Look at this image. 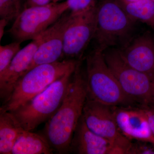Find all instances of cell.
<instances>
[{
	"label": "cell",
	"instance_id": "cell-1",
	"mask_svg": "<svg viewBox=\"0 0 154 154\" xmlns=\"http://www.w3.org/2000/svg\"><path fill=\"white\" fill-rule=\"evenodd\" d=\"M80 67L79 61L62 103L45 123L42 134L53 150L59 154L70 152L72 139L87 98L86 79Z\"/></svg>",
	"mask_w": 154,
	"mask_h": 154
},
{
	"label": "cell",
	"instance_id": "cell-2",
	"mask_svg": "<svg viewBox=\"0 0 154 154\" xmlns=\"http://www.w3.org/2000/svg\"><path fill=\"white\" fill-rule=\"evenodd\" d=\"M137 22L128 15L116 0H101L96 5V48L104 51L126 46L135 36Z\"/></svg>",
	"mask_w": 154,
	"mask_h": 154
},
{
	"label": "cell",
	"instance_id": "cell-3",
	"mask_svg": "<svg viewBox=\"0 0 154 154\" xmlns=\"http://www.w3.org/2000/svg\"><path fill=\"white\" fill-rule=\"evenodd\" d=\"M76 68L67 72L24 105L10 112L22 128L32 131L52 117L62 103Z\"/></svg>",
	"mask_w": 154,
	"mask_h": 154
},
{
	"label": "cell",
	"instance_id": "cell-4",
	"mask_svg": "<svg viewBox=\"0 0 154 154\" xmlns=\"http://www.w3.org/2000/svg\"><path fill=\"white\" fill-rule=\"evenodd\" d=\"M86 60L88 98L111 107L134 104L122 91L106 63L102 51L96 48Z\"/></svg>",
	"mask_w": 154,
	"mask_h": 154
},
{
	"label": "cell",
	"instance_id": "cell-5",
	"mask_svg": "<svg viewBox=\"0 0 154 154\" xmlns=\"http://www.w3.org/2000/svg\"><path fill=\"white\" fill-rule=\"evenodd\" d=\"M79 61L63 59L32 68L17 81L5 105L2 108L8 112L17 110L69 70L75 68Z\"/></svg>",
	"mask_w": 154,
	"mask_h": 154
},
{
	"label": "cell",
	"instance_id": "cell-6",
	"mask_svg": "<svg viewBox=\"0 0 154 154\" xmlns=\"http://www.w3.org/2000/svg\"><path fill=\"white\" fill-rule=\"evenodd\" d=\"M103 53L106 63L128 98L141 106L150 105L154 77L130 66L122 57L118 48H108Z\"/></svg>",
	"mask_w": 154,
	"mask_h": 154
},
{
	"label": "cell",
	"instance_id": "cell-7",
	"mask_svg": "<svg viewBox=\"0 0 154 154\" xmlns=\"http://www.w3.org/2000/svg\"><path fill=\"white\" fill-rule=\"evenodd\" d=\"M68 7L66 1L24 8L9 30L16 41L22 42L38 37L59 19Z\"/></svg>",
	"mask_w": 154,
	"mask_h": 154
},
{
	"label": "cell",
	"instance_id": "cell-8",
	"mask_svg": "<svg viewBox=\"0 0 154 154\" xmlns=\"http://www.w3.org/2000/svg\"><path fill=\"white\" fill-rule=\"evenodd\" d=\"M82 116L88 128L114 144L119 154H128L132 141L119 131L113 107L87 97Z\"/></svg>",
	"mask_w": 154,
	"mask_h": 154
},
{
	"label": "cell",
	"instance_id": "cell-9",
	"mask_svg": "<svg viewBox=\"0 0 154 154\" xmlns=\"http://www.w3.org/2000/svg\"><path fill=\"white\" fill-rule=\"evenodd\" d=\"M96 11V6L81 14H70V20L64 36L63 59L77 60L81 57L89 43L94 39Z\"/></svg>",
	"mask_w": 154,
	"mask_h": 154
},
{
	"label": "cell",
	"instance_id": "cell-10",
	"mask_svg": "<svg viewBox=\"0 0 154 154\" xmlns=\"http://www.w3.org/2000/svg\"><path fill=\"white\" fill-rule=\"evenodd\" d=\"M116 124L122 134L130 140L154 144V136L143 108L131 106L113 107Z\"/></svg>",
	"mask_w": 154,
	"mask_h": 154
},
{
	"label": "cell",
	"instance_id": "cell-11",
	"mask_svg": "<svg viewBox=\"0 0 154 154\" xmlns=\"http://www.w3.org/2000/svg\"><path fill=\"white\" fill-rule=\"evenodd\" d=\"M71 18V14L65 13L43 32V38L29 70L43 64L61 60L63 54L64 36Z\"/></svg>",
	"mask_w": 154,
	"mask_h": 154
},
{
	"label": "cell",
	"instance_id": "cell-12",
	"mask_svg": "<svg viewBox=\"0 0 154 154\" xmlns=\"http://www.w3.org/2000/svg\"><path fill=\"white\" fill-rule=\"evenodd\" d=\"M119 49L130 66L154 77V38L150 33L135 36L126 46Z\"/></svg>",
	"mask_w": 154,
	"mask_h": 154
},
{
	"label": "cell",
	"instance_id": "cell-13",
	"mask_svg": "<svg viewBox=\"0 0 154 154\" xmlns=\"http://www.w3.org/2000/svg\"><path fill=\"white\" fill-rule=\"evenodd\" d=\"M43 38V33L19 51L14 57L8 68L0 78V95L8 100L19 79L28 71L38 46Z\"/></svg>",
	"mask_w": 154,
	"mask_h": 154
},
{
	"label": "cell",
	"instance_id": "cell-14",
	"mask_svg": "<svg viewBox=\"0 0 154 154\" xmlns=\"http://www.w3.org/2000/svg\"><path fill=\"white\" fill-rule=\"evenodd\" d=\"M70 151L79 154H117L114 144L89 129L82 116L73 137Z\"/></svg>",
	"mask_w": 154,
	"mask_h": 154
},
{
	"label": "cell",
	"instance_id": "cell-15",
	"mask_svg": "<svg viewBox=\"0 0 154 154\" xmlns=\"http://www.w3.org/2000/svg\"><path fill=\"white\" fill-rule=\"evenodd\" d=\"M53 152L42 135L22 128L11 154H51Z\"/></svg>",
	"mask_w": 154,
	"mask_h": 154
},
{
	"label": "cell",
	"instance_id": "cell-16",
	"mask_svg": "<svg viewBox=\"0 0 154 154\" xmlns=\"http://www.w3.org/2000/svg\"><path fill=\"white\" fill-rule=\"evenodd\" d=\"M22 128L10 112L1 108L0 154H11Z\"/></svg>",
	"mask_w": 154,
	"mask_h": 154
},
{
	"label": "cell",
	"instance_id": "cell-17",
	"mask_svg": "<svg viewBox=\"0 0 154 154\" xmlns=\"http://www.w3.org/2000/svg\"><path fill=\"white\" fill-rule=\"evenodd\" d=\"M131 18L136 22L148 25L154 30V2L138 0L128 2L116 0Z\"/></svg>",
	"mask_w": 154,
	"mask_h": 154
},
{
	"label": "cell",
	"instance_id": "cell-18",
	"mask_svg": "<svg viewBox=\"0 0 154 154\" xmlns=\"http://www.w3.org/2000/svg\"><path fill=\"white\" fill-rule=\"evenodd\" d=\"M21 43L16 41L0 46V78L3 76L14 57L21 49Z\"/></svg>",
	"mask_w": 154,
	"mask_h": 154
},
{
	"label": "cell",
	"instance_id": "cell-19",
	"mask_svg": "<svg viewBox=\"0 0 154 154\" xmlns=\"http://www.w3.org/2000/svg\"><path fill=\"white\" fill-rule=\"evenodd\" d=\"M20 0H0V18L10 22L21 13Z\"/></svg>",
	"mask_w": 154,
	"mask_h": 154
},
{
	"label": "cell",
	"instance_id": "cell-20",
	"mask_svg": "<svg viewBox=\"0 0 154 154\" xmlns=\"http://www.w3.org/2000/svg\"><path fill=\"white\" fill-rule=\"evenodd\" d=\"M68 11L72 15L81 14L97 5L96 0H66Z\"/></svg>",
	"mask_w": 154,
	"mask_h": 154
},
{
	"label": "cell",
	"instance_id": "cell-21",
	"mask_svg": "<svg viewBox=\"0 0 154 154\" xmlns=\"http://www.w3.org/2000/svg\"><path fill=\"white\" fill-rule=\"evenodd\" d=\"M128 154H154V144L145 142H132Z\"/></svg>",
	"mask_w": 154,
	"mask_h": 154
},
{
	"label": "cell",
	"instance_id": "cell-22",
	"mask_svg": "<svg viewBox=\"0 0 154 154\" xmlns=\"http://www.w3.org/2000/svg\"><path fill=\"white\" fill-rule=\"evenodd\" d=\"M141 107L145 112L151 129L154 136V106L147 105Z\"/></svg>",
	"mask_w": 154,
	"mask_h": 154
},
{
	"label": "cell",
	"instance_id": "cell-23",
	"mask_svg": "<svg viewBox=\"0 0 154 154\" xmlns=\"http://www.w3.org/2000/svg\"><path fill=\"white\" fill-rule=\"evenodd\" d=\"M53 2H57V0H26L24 8L36 6L46 5Z\"/></svg>",
	"mask_w": 154,
	"mask_h": 154
},
{
	"label": "cell",
	"instance_id": "cell-24",
	"mask_svg": "<svg viewBox=\"0 0 154 154\" xmlns=\"http://www.w3.org/2000/svg\"><path fill=\"white\" fill-rule=\"evenodd\" d=\"M9 21L5 19H0V40H2L5 32V28Z\"/></svg>",
	"mask_w": 154,
	"mask_h": 154
},
{
	"label": "cell",
	"instance_id": "cell-25",
	"mask_svg": "<svg viewBox=\"0 0 154 154\" xmlns=\"http://www.w3.org/2000/svg\"><path fill=\"white\" fill-rule=\"evenodd\" d=\"M150 105H152V106H154V78L153 80L151 94V103Z\"/></svg>",
	"mask_w": 154,
	"mask_h": 154
},
{
	"label": "cell",
	"instance_id": "cell-26",
	"mask_svg": "<svg viewBox=\"0 0 154 154\" xmlns=\"http://www.w3.org/2000/svg\"><path fill=\"white\" fill-rule=\"evenodd\" d=\"M122 1L128 2H135V1H138V0H122Z\"/></svg>",
	"mask_w": 154,
	"mask_h": 154
},
{
	"label": "cell",
	"instance_id": "cell-27",
	"mask_svg": "<svg viewBox=\"0 0 154 154\" xmlns=\"http://www.w3.org/2000/svg\"><path fill=\"white\" fill-rule=\"evenodd\" d=\"M152 1H154V0H152Z\"/></svg>",
	"mask_w": 154,
	"mask_h": 154
}]
</instances>
